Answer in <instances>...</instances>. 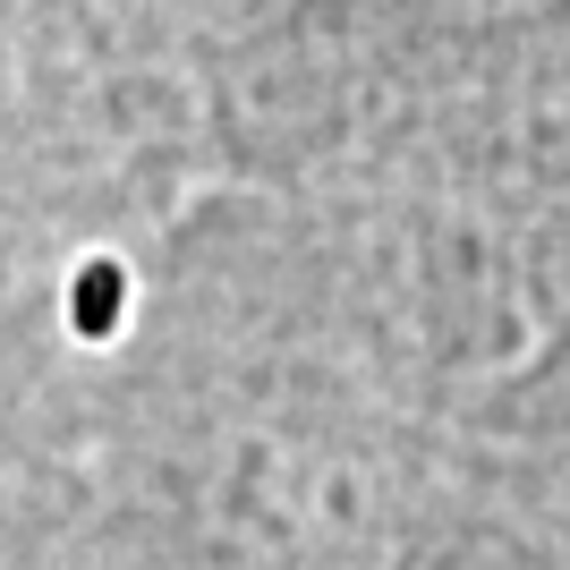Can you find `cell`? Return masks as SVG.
<instances>
[{"mask_svg":"<svg viewBox=\"0 0 570 570\" xmlns=\"http://www.w3.org/2000/svg\"><path fill=\"white\" fill-rule=\"evenodd\" d=\"M111 307H119V273L95 264V273L77 282V333H111Z\"/></svg>","mask_w":570,"mask_h":570,"instance_id":"1","label":"cell"}]
</instances>
